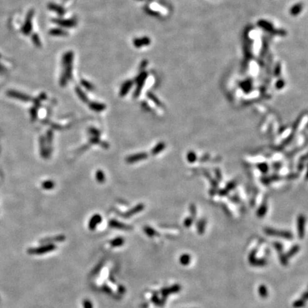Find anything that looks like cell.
Instances as JSON below:
<instances>
[{"label":"cell","instance_id":"cell-1","mask_svg":"<svg viewBox=\"0 0 308 308\" xmlns=\"http://www.w3.org/2000/svg\"><path fill=\"white\" fill-rule=\"evenodd\" d=\"M264 232L265 233L266 235H270V236L280 237V238H285V239H287V240H291V239L293 238V235H292V233L289 232V231L278 230H275V229H272V228H265Z\"/></svg>","mask_w":308,"mask_h":308},{"label":"cell","instance_id":"cell-2","mask_svg":"<svg viewBox=\"0 0 308 308\" xmlns=\"http://www.w3.org/2000/svg\"><path fill=\"white\" fill-rule=\"evenodd\" d=\"M33 15H34V11H33V10H30L27 15L24 24L22 28V32L24 35H29L30 33L32 32V20Z\"/></svg>","mask_w":308,"mask_h":308},{"label":"cell","instance_id":"cell-3","mask_svg":"<svg viewBox=\"0 0 308 308\" xmlns=\"http://www.w3.org/2000/svg\"><path fill=\"white\" fill-rule=\"evenodd\" d=\"M55 24H57L63 27L70 28L73 27L76 25V20L75 19H53Z\"/></svg>","mask_w":308,"mask_h":308},{"label":"cell","instance_id":"cell-4","mask_svg":"<svg viewBox=\"0 0 308 308\" xmlns=\"http://www.w3.org/2000/svg\"><path fill=\"white\" fill-rule=\"evenodd\" d=\"M305 217L303 215H300L297 218V230H298V236L300 239H302L305 236Z\"/></svg>","mask_w":308,"mask_h":308},{"label":"cell","instance_id":"cell-5","mask_svg":"<svg viewBox=\"0 0 308 308\" xmlns=\"http://www.w3.org/2000/svg\"><path fill=\"white\" fill-rule=\"evenodd\" d=\"M7 95L9 96L10 97L17 98L19 99V100L24 101H27L30 100L29 96H28L27 95H26V94L20 93L18 92V91H13V90H9L7 91Z\"/></svg>","mask_w":308,"mask_h":308},{"label":"cell","instance_id":"cell-6","mask_svg":"<svg viewBox=\"0 0 308 308\" xmlns=\"http://www.w3.org/2000/svg\"><path fill=\"white\" fill-rule=\"evenodd\" d=\"M181 290V287H180V285H174V286L168 287V288H165L162 290V295L164 297H167L168 295L170 294H174V293H177V292H179Z\"/></svg>","mask_w":308,"mask_h":308},{"label":"cell","instance_id":"cell-7","mask_svg":"<svg viewBox=\"0 0 308 308\" xmlns=\"http://www.w3.org/2000/svg\"><path fill=\"white\" fill-rule=\"evenodd\" d=\"M53 249H54V247L53 245H47L46 247H42V248L29 249V250H28V253L30 254H42L49 252L51 250H53Z\"/></svg>","mask_w":308,"mask_h":308},{"label":"cell","instance_id":"cell-8","mask_svg":"<svg viewBox=\"0 0 308 308\" xmlns=\"http://www.w3.org/2000/svg\"><path fill=\"white\" fill-rule=\"evenodd\" d=\"M73 58V52H67L64 55H63V57L62 58V64L65 67L72 65Z\"/></svg>","mask_w":308,"mask_h":308},{"label":"cell","instance_id":"cell-9","mask_svg":"<svg viewBox=\"0 0 308 308\" xmlns=\"http://www.w3.org/2000/svg\"><path fill=\"white\" fill-rule=\"evenodd\" d=\"M151 43V40L148 37L141 38V39H135L134 41V44L136 47L139 48L143 46L149 45Z\"/></svg>","mask_w":308,"mask_h":308},{"label":"cell","instance_id":"cell-10","mask_svg":"<svg viewBox=\"0 0 308 308\" xmlns=\"http://www.w3.org/2000/svg\"><path fill=\"white\" fill-rule=\"evenodd\" d=\"M48 8L50 10H52V11L55 12L59 16H63V14H65V9L63 8L62 7L59 6V5H57L56 4L51 3L48 5Z\"/></svg>","mask_w":308,"mask_h":308},{"label":"cell","instance_id":"cell-11","mask_svg":"<svg viewBox=\"0 0 308 308\" xmlns=\"http://www.w3.org/2000/svg\"><path fill=\"white\" fill-rule=\"evenodd\" d=\"M49 34L55 37H64L67 36L68 33L65 30L60 29V28H54V29L50 30Z\"/></svg>","mask_w":308,"mask_h":308},{"label":"cell","instance_id":"cell-12","mask_svg":"<svg viewBox=\"0 0 308 308\" xmlns=\"http://www.w3.org/2000/svg\"><path fill=\"white\" fill-rule=\"evenodd\" d=\"M249 263H250V264L252 265L253 266L263 267V266H265L267 265V260L265 259H263V258L258 259V258H255L253 259L250 260H249Z\"/></svg>","mask_w":308,"mask_h":308},{"label":"cell","instance_id":"cell-13","mask_svg":"<svg viewBox=\"0 0 308 308\" xmlns=\"http://www.w3.org/2000/svg\"><path fill=\"white\" fill-rule=\"evenodd\" d=\"M190 260H191V257H190L189 254L187 253L181 255L179 258L180 263L182 265L184 266H186L188 265H189L190 263Z\"/></svg>","mask_w":308,"mask_h":308},{"label":"cell","instance_id":"cell-14","mask_svg":"<svg viewBox=\"0 0 308 308\" xmlns=\"http://www.w3.org/2000/svg\"><path fill=\"white\" fill-rule=\"evenodd\" d=\"M132 84H133V82L131 81H127L125 83H124L123 86H122L121 89L120 91V93L121 96H124L129 92V91L130 90V88H131Z\"/></svg>","mask_w":308,"mask_h":308},{"label":"cell","instance_id":"cell-15","mask_svg":"<svg viewBox=\"0 0 308 308\" xmlns=\"http://www.w3.org/2000/svg\"><path fill=\"white\" fill-rule=\"evenodd\" d=\"M146 158H147V154L144 153V154H139L134 155V156H132L131 157H129L128 159V161L131 163H134V162L141 161V160H142V159H146Z\"/></svg>","mask_w":308,"mask_h":308},{"label":"cell","instance_id":"cell-16","mask_svg":"<svg viewBox=\"0 0 308 308\" xmlns=\"http://www.w3.org/2000/svg\"><path fill=\"white\" fill-rule=\"evenodd\" d=\"M300 245H295L292 247L290 249L289 251L285 254V256L287 258H292V256H294L295 254H297L298 253L300 250Z\"/></svg>","mask_w":308,"mask_h":308},{"label":"cell","instance_id":"cell-17","mask_svg":"<svg viewBox=\"0 0 308 308\" xmlns=\"http://www.w3.org/2000/svg\"><path fill=\"white\" fill-rule=\"evenodd\" d=\"M206 225V220L205 219H201L200 220H199V222L197 224V230L198 233L200 234V235H202L204 233L205 231V228Z\"/></svg>","mask_w":308,"mask_h":308},{"label":"cell","instance_id":"cell-18","mask_svg":"<svg viewBox=\"0 0 308 308\" xmlns=\"http://www.w3.org/2000/svg\"><path fill=\"white\" fill-rule=\"evenodd\" d=\"M258 292L260 296L262 298L265 299L268 296V289H267L266 286L265 285H261L258 288Z\"/></svg>","mask_w":308,"mask_h":308},{"label":"cell","instance_id":"cell-19","mask_svg":"<svg viewBox=\"0 0 308 308\" xmlns=\"http://www.w3.org/2000/svg\"><path fill=\"white\" fill-rule=\"evenodd\" d=\"M267 210H268V206H267V204L266 203H263L260 207L259 208L258 212H257V215H258L259 218H263V216L267 213Z\"/></svg>","mask_w":308,"mask_h":308},{"label":"cell","instance_id":"cell-20","mask_svg":"<svg viewBox=\"0 0 308 308\" xmlns=\"http://www.w3.org/2000/svg\"><path fill=\"white\" fill-rule=\"evenodd\" d=\"M101 221V217L100 215H94L93 217L91 219L90 223H89V228L90 229H93L96 227V224H98Z\"/></svg>","mask_w":308,"mask_h":308},{"label":"cell","instance_id":"cell-21","mask_svg":"<svg viewBox=\"0 0 308 308\" xmlns=\"http://www.w3.org/2000/svg\"><path fill=\"white\" fill-rule=\"evenodd\" d=\"M306 305V301L304 300L303 299L300 298L299 300H295L292 304V307L294 308H302L305 306Z\"/></svg>","mask_w":308,"mask_h":308},{"label":"cell","instance_id":"cell-22","mask_svg":"<svg viewBox=\"0 0 308 308\" xmlns=\"http://www.w3.org/2000/svg\"><path fill=\"white\" fill-rule=\"evenodd\" d=\"M165 144H164V143L159 144L156 147L154 148V149H153V151H152L153 155H156V154H159V153L161 152L163 150L165 149Z\"/></svg>","mask_w":308,"mask_h":308},{"label":"cell","instance_id":"cell-23","mask_svg":"<svg viewBox=\"0 0 308 308\" xmlns=\"http://www.w3.org/2000/svg\"><path fill=\"white\" fill-rule=\"evenodd\" d=\"M32 39L33 43H34V44L36 45L37 47H40L41 46H42V43H41L40 38L39 36H38V34H36V33L32 35Z\"/></svg>","mask_w":308,"mask_h":308},{"label":"cell","instance_id":"cell-24","mask_svg":"<svg viewBox=\"0 0 308 308\" xmlns=\"http://www.w3.org/2000/svg\"><path fill=\"white\" fill-rule=\"evenodd\" d=\"M197 159V156L194 152L190 151L187 155V160L190 163H194Z\"/></svg>","mask_w":308,"mask_h":308},{"label":"cell","instance_id":"cell-25","mask_svg":"<svg viewBox=\"0 0 308 308\" xmlns=\"http://www.w3.org/2000/svg\"><path fill=\"white\" fill-rule=\"evenodd\" d=\"M301 9H302L301 4L295 5V6L292 7V9L290 10V13H291L292 15H296V14L300 13V10H301Z\"/></svg>","mask_w":308,"mask_h":308},{"label":"cell","instance_id":"cell-26","mask_svg":"<svg viewBox=\"0 0 308 308\" xmlns=\"http://www.w3.org/2000/svg\"><path fill=\"white\" fill-rule=\"evenodd\" d=\"M280 260L281 262V264L284 266H286L288 264V258L282 253H280Z\"/></svg>","mask_w":308,"mask_h":308},{"label":"cell","instance_id":"cell-27","mask_svg":"<svg viewBox=\"0 0 308 308\" xmlns=\"http://www.w3.org/2000/svg\"><path fill=\"white\" fill-rule=\"evenodd\" d=\"M145 232H146L147 235L150 237L155 236V235H156V234H157L156 231L154 230V229H152L151 228H145Z\"/></svg>","mask_w":308,"mask_h":308},{"label":"cell","instance_id":"cell-28","mask_svg":"<svg viewBox=\"0 0 308 308\" xmlns=\"http://www.w3.org/2000/svg\"><path fill=\"white\" fill-rule=\"evenodd\" d=\"M273 246L279 253H282L283 245H282V244L281 243H279V242H275V243H273Z\"/></svg>","mask_w":308,"mask_h":308},{"label":"cell","instance_id":"cell-29","mask_svg":"<svg viewBox=\"0 0 308 308\" xmlns=\"http://www.w3.org/2000/svg\"><path fill=\"white\" fill-rule=\"evenodd\" d=\"M193 222V217H188L185 220H184V226L186 228H189L191 226Z\"/></svg>","mask_w":308,"mask_h":308},{"label":"cell","instance_id":"cell-30","mask_svg":"<svg viewBox=\"0 0 308 308\" xmlns=\"http://www.w3.org/2000/svg\"><path fill=\"white\" fill-rule=\"evenodd\" d=\"M76 93H77L78 95L79 96V97L82 99V100L84 101V100H86V99H87L86 98V96H85V94L83 93V91H81L79 88L77 87L76 88Z\"/></svg>","mask_w":308,"mask_h":308},{"label":"cell","instance_id":"cell-31","mask_svg":"<svg viewBox=\"0 0 308 308\" xmlns=\"http://www.w3.org/2000/svg\"><path fill=\"white\" fill-rule=\"evenodd\" d=\"M257 253H258V249H257V248L254 249V250H252V251L250 252V253L249 254L248 260H250L253 259V258H256Z\"/></svg>","mask_w":308,"mask_h":308},{"label":"cell","instance_id":"cell-32","mask_svg":"<svg viewBox=\"0 0 308 308\" xmlns=\"http://www.w3.org/2000/svg\"><path fill=\"white\" fill-rule=\"evenodd\" d=\"M81 83H82V85L84 86V87L86 88H87V89H89L91 90V88H92V86L91 85V83H88L87 81H86V80H82L81 81Z\"/></svg>","mask_w":308,"mask_h":308},{"label":"cell","instance_id":"cell-33","mask_svg":"<svg viewBox=\"0 0 308 308\" xmlns=\"http://www.w3.org/2000/svg\"><path fill=\"white\" fill-rule=\"evenodd\" d=\"M190 213H191V215H193V218H195V215H196V208H195V205H190Z\"/></svg>","mask_w":308,"mask_h":308},{"label":"cell","instance_id":"cell-34","mask_svg":"<svg viewBox=\"0 0 308 308\" xmlns=\"http://www.w3.org/2000/svg\"><path fill=\"white\" fill-rule=\"evenodd\" d=\"M284 85H285L284 81H282V79H280L276 83V88L277 89H281V88L284 86Z\"/></svg>","mask_w":308,"mask_h":308},{"label":"cell","instance_id":"cell-35","mask_svg":"<svg viewBox=\"0 0 308 308\" xmlns=\"http://www.w3.org/2000/svg\"><path fill=\"white\" fill-rule=\"evenodd\" d=\"M92 108L95 109L96 111H99V110H101L102 108H104V106L101 105V104H92Z\"/></svg>","mask_w":308,"mask_h":308},{"label":"cell","instance_id":"cell-36","mask_svg":"<svg viewBox=\"0 0 308 308\" xmlns=\"http://www.w3.org/2000/svg\"><path fill=\"white\" fill-rule=\"evenodd\" d=\"M149 97H150V98L151 99L152 101H154V102L156 103L158 106H161V104L159 103V101L158 100V99L156 98V96H154V95H152L151 93H149Z\"/></svg>","mask_w":308,"mask_h":308},{"label":"cell","instance_id":"cell-37","mask_svg":"<svg viewBox=\"0 0 308 308\" xmlns=\"http://www.w3.org/2000/svg\"><path fill=\"white\" fill-rule=\"evenodd\" d=\"M43 186H44L45 188H47V189H48V188H52L53 186H54V183H53V182H51V181H47V182H44V184H43Z\"/></svg>","mask_w":308,"mask_h":308},{"label":"cell","instance_id":"cell-38","mask_svg":"<svg viewBox=\"0 0 308 308\" xmlns=\"http://www.w3.org/2000/svg\"><path fill=\"white\" fill-rule=\"evenodd\" d=\"M260 169L262 170V172H266V170H268V166H267L266 164H260L259 166Z\"/></svg>","mask_w":308,"mask_h":308},{"label":"cell","instance_id":"cell-39","mask_svg":"<svg viewBox=\"0 0 308 308\" xmlns=\"http://www.w3.org/2000/svg\"><path fill=\"white\" fill-rule=\"evenodd\" d=\"M121 243H122L121 239H117V240H115L113 242V243H112V245H113L114 246V245H121Z\"/></svg>","mask_w":308,"mask_h":308},{"label":"cell","instance_id":"cell-40","mask_svg":"<svg viewBox=\"0 0 308 308\" xmlns=\"http://www.w3.org/2000/svg\"><path fill=\"white\" fill-rule=\"evenodd\" d=\"M276 72H275V73H276L275 76H278L279 73H280V65L277 66V68H276Z\"/></svg>","mask_w":308,"mask_h":308},{"label":"cell","instance_id":"cell-41","mask_svg":"<svg viewBox=\"0 0 308 308\" xmlns=\"http://www.w3.org/2000/svg\"><path fill=\"white\" fill-rule=\"evenodd\" d=\"M302 299H303L304 300H305V301H306V300H307V292H305L303 295H302Z\"/></svg>","mask_w":308,"mask_h":308},{"label":"cell","instance_id":"cell-42","mask_svg":"<svg viewBox=\"0 0 308 308\" xmlns=\"http://www.w3.org/2000/svg\"><path fill=\"white\" fill-rule=\"evenodd\" d=\"M97 175H96V176H98V175H98V174H97ZM104 175V174H102V173H101V175H100V176H101V175ZM99 178H100V179H101V180H102V179L104 180V178H102V177H99Z\"/></svg>","mask_w":308,"mask_h":308},{"label":"cell","instance_id":"cell-43","mask_svg":"<svg viewBox=\"0 0 308 308\" xmlns=\"http://www.w3.org/2000/svg\"><path fill=\"white\" fill-rule=\"evenodd\" d=\"M0 58H1V54H0Z\"/></svg>","mask_w":308,"mask_h":308}]
</instances>
